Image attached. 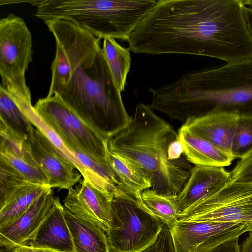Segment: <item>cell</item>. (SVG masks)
I'll list each match as a JSON object with an SVG mask.
<instances>
[{
    "label": "cell",
    "instance_id": "6da1fadb",
    "mask_svg": "<svg viewBox=\"0 0 252 252\" xmlns=\"http://www.w3.org/2000/svg\"><path fill=\"white\" fill-rule=\"evenodd\" d=\"M242 0H160L127 42L136 54L207 56L227 63L252 60Z\"/></svg>",
    "mask_w": 252,
    "mask_h": 252
},
{
    "label": "cell",
    "instance_id": "7a4b0ae2",
    "mask_svg": "<svg viewBox=\"0 0 252 252\" xmlns=\"http://www.w3.org/2000/svg\"><path fill=\"white\" fill-rule=\"evenodd\" d=\"M148 90L153 110L183 124L217 111L252 114V60L188 72Z\"/></svg>",
    "mask_w": 252,
    "mask_h": 252
},
{
    "label": "cell",
    "instance_id": "3957f363",
    "mask_svg": "<svg viewBox=\"0 0 252 252\" xmlns=\"http://www.w3.org/2000/svg\"><path fill=\"white\" fill-rule=\"evenodd\" d=\"M178 138V133L150 105L140 103L129 126L108 140V149L140 166L149 177L153 191L177 196L193 168L186 157L177 160L168 158L169 145Z\"/></svg>",
    "mask_w": 252,
    "mask_h": 252
},
{
    "label": "cell",
    "instance_id": "277c9868",
    "mask_svg": "<svg viewBox=\"0 0 252 252\" xmlns=\"http://www.w3.org/2000/svg\"><path fill=\"white\" fill-rule=\"evenodd\" d=\"M83 121L109 140L127 128L126 111L101 49L94 61L80 66L57 94Z\"/></svg>",
    "mask_w": 252,
    "mask_h": 252
},
{
    "label": "cell",
    "instance_id": "5b68a950",
    "mask_svg": "<svg viewBox=\"0 0 252 252\" xmlns=\"http://www.w3.org/2000/svg\"><path fill=\"white\" fill-rule=\"evenodd\" d=\"M155 0H43L35 16L68 20L95 37L128 41Z\"/></svg>",
    "mask_w": 252,
    "mask_h": 252
},
{
    "label": "cell",
    "instance_id": "8992f818",
    "mask_svg": "<svg viewBox=\"0 0 252 252\" xmlns=\"http://www.w3.org/2000/svg\"><path fill=\"white\" fill-rule=\"evenodd\" d=\"M163 223L140 201L125 193L114 197L106 232L110 252H140L158 238Z\"/></svg>",
    "mask_w": 252,
    "mask_h": 252
},
{
    "label": "cell",
    "instance_id": "52a82bcc",
    "mask_svg": "<svg viewBox=\"0 0 252 252\" xmlns=\"http://www.w3.org/2000/svg\"><path fill=\"white\" fill-rule=\"evenodd\" d=\"M56 41V50L51 69L52 78L47 97L57 94L80 66L94 61L101 50L100 39L63 19L44 21Z\"/></svg>",
    "mask_w": 252,
    "mask_h": 252
},
{
    "label": "cell",
    "instance_id": "ba28073f",
    "mask_svg": "<svg viewBox=\"0 0 252 252\" xmlns=\"http://www.w3.org/2000/svg\"><path fill=\"white\" fill-rule=\"evenodd\" d=\"M31 33L24 19L9 14L0 20V85L15 99L32 103L25 73L32 60Z\"/></svg>",
    "mask_w": 252,
    "mask_h": 252
},
{
    "label": "cell",
    "instance_id": "9c48e42d",
    "mask_svg": "<svg viewBox=\"0 0 252 252\" xmlns=\"http://www.w3.org/2000/svg\"><path fill=\"white\" fill-rule=\"evenodd\" d=\"M34 108L71 152H79L94 161L108 163V140L78 117L58 94L39 99Z\"/></svg>",
    "mask_w": 252,
    "mask_h": 252
},
{
    "label": "cell",
    "instance_id": "30bf717a",
    "mask_svg": "<svg viewBox=\"0 0 252 252\" xmlns=\"http://www.w3.org/2000/svg\"><path fill=\"white\" fill-rule=\"evenodd\" d=\"M180 221L252 222V183L231 182L182 212Z\"/></svg>",
    "mask_w": 252,
    "mask_h": 252
},
{
    "label": "cell",
    "instance_id": "8fae6325",
    "mask_svg": "<svg viewBox=\"0 0 252 252\" xmlns=\"http://www.w3.org/2000/svg\"><path fill=\"white\" fill-rule=\"evenodd\" d=\"M175 252H211L219 245L248 232V225L236 222L178 220L170 229Z\"/></svg>",
    "mask_w": 252,
    "mask_h": 252
},
{
    "label": "cell",
    "instance_id": "7c38bea8",
    "mask_svg": "<svg viewBox=\"0 0 252 252\" xmlns=\"http://www.w3.org/2000/svg\"><path fill=\"white\" fill-rule=\"evenodd\" d=\"M27 139L31 155L50 188L69 189L79 182L81 174L41 130L33 126Z\"/></svg>",
    "mask_w": 252,
    "mask_h": 252
},
{
    "label": "cell",
    "instance_id": "4fadbf2b",
    "mask_svg": "<svg viewBox=\"0 0 252 252\" xmlns=\"http://www.w3.org/2000/svg\"><path fill=\"white\" fill-rule=\"evenodd\" d=\"M68 190L64 207L77 217L101 227L106 232L110 226L113 199L84 179Z\"/></svg>",
    "mask_w": 252,
    "mask_h": 252
},
{
    "label": "cell",
    "instance_id": "5bb4252c",
    "mask_svg": "<svg viewBox=\"0 0 252 252\" xmlns=\"http://www.w3.org/2000/svg\"><path fill=\"white\" fill-rule=\"evenodd\" d=\"M54 198L50 188L16 220L0 228V251L9 252L21 246L29 245L51 209Z\"/></svg>",
    "mask_w": 252,
    "mask_h": 252
},
{
    "label": "cell",
    "instance_id": "9a60e30c",
    "mask_svg": "<svg viewBox=\"0 0 252 252\" xmlns=\"http://www.w3.org/2000/svg\"><path fill=\"white\" fill-rule=\"evenodd\" d=\"M239 115L235 112H214L189 119L181 126L231 155L232 144Z\"/></svg>",
    "mask_w": 252,
    "mask_h": 252
},
{
    "label": "cell",
    "instance_id": "2e32d148",
    "mask_svg": "<svg viewBox=\"0 0 252 252\" xmlns=\"http://www.w3.org/2000/svg\"><path fill=\"white\" fill-rule=\"evenodd\" d=\"M231 182L230 172L223 167L194 166L177 196L181 214L210 194L223 189Z\"/></svg>",
    "mask_w": 252,
    "mask_h": 252
},
{
    "label": "cell",
    "instance_id": "e0dca14e",
    "mask_svg": "<svg viewBox=\"0 0 252 252\" xmlns=\"http://www.w3.org/2000/svg\"><path fill=\"white\" fill-rule=\"evenodd\" d=\"M59 198L53 205L29 245L57 252H75L72 237Z\"/></svg>",
    "mask_w": 252,
    "mask_h": 252
},
{
    "label": "cell",
    "instance_id": "ac0fdd59",
    "mask_svg": "<svg viewBox=\"0 0 252 252\" xmlns=\"http://www.w3.org/2000/svg\"><path fill=\"white\" fill-rule=\"evenodd\" d=\"M187 159L195 166L223 167L230 165L235 158L206 140L182 126L178 131Z\"/></svg>",
    "mask_w": 252,
    "mask_h": 252
},
{
    "label": "cell",
    "instance_id": "d6986e66",
    "mask_svg": "<svg viewBox=\"0 0 252 252\" xmlns=\"http://www.w3.org/2000/svg\"><path fill=\"white\" fill-rule=\"evenodd\" d=\"M63 214L72 237L75 252H110L103 228L77 217L64 207Z\"/></svg>",
    "mask_w": 252,
    "mask_h": 252
},
{
    "label": "cell",
    "instance_id": "ffe728a7",
    "mask_svg": "<svg viewBox=\"0 0 252 252\" xmlns=\"http://www.w3.org/2000/svg\"><path fill=\"white\" fill-rule=\"evenodd\" d=\"M107 161L117 176L123 191L143 202L142 193L151 188L147 174L128 158L109 150Z\"/></svg>",
    "mask_w": 252,
    "mask_h": 252
},
{
    "label": "cell",
    "instance_id": "44dd1931",
    "mask_svg": "<svg viewBox=\"0 0 252 252\" xmlns=\"http://www.w3.org/2000/svg\"><path fill=\"white\" fill-rule=\"evenodd\" d=\"M50 188L48 186L29 183L18 189L0 209V229L16 220Z\"/></svg>",
    "mask_w": 252,
    "mask_h": 252
},
{
    "label": "cell",
    "instance_id": "7402d4cb",
    "mask_svg": "<svg viewBox=\"0 0 252 252\" xmlns=\"http://www.w3.org/2000/svg\"><path fill=\"white\" fill-rule=\"evenodd\" d=\"M101 51L118 88L124 92L131 63L129 48L122 46L114 38L107 37L103 39Z\"/></svg>",
    "mask_w": 252,
    "mask_h": 252
},
{
    "label": "cell",
    "instance_id": "603a6c76",
    "mask_svg": "<svg viewBox=\"0 0 252 252\" xmlns=\"http://www.w3.org/2000/svg\"><path fill=\"white\" fill-rule=\"evenodd\" d=\"M0 121L17 135L27 138L32 124L13 97L0 85Z\"/></svg>",
    "mask_w": 252,
    "mask_h": 252
},
{
    "label": "cell",
    "instance_id": "cb8c5ba5",
    "mask_svg": "<svg viewBox=\"0 0 252 252\" xmlns=\"http://www.w3.org/2000/svg\"><path fill=\"white\" fill-rule=\"evenodd\" d=\"M19 107L29 118L32 125L41 130L59 150L73 164L83 177V179L91 182L90 175L87 169L79 161L75 155L63 144L57 134L38 115L32 104L22 103Z\"/></svg>",
    "mask_w": 252,
    "mask_h": 252
},
{
    "label": "cell",
    "instance_id": "d4e9b609",
    "mask_svg": "<svg viewBox=\"0 0 252 252\" xmlns=\"http://www.w3.org/2000/svg\"><path fill=\"white\" fill-rule=\"evenodd\" d=\"M177 196L162 195L148 189L142 193V200L152 213L171 229L181 215L177 205Z\"/></svg>",
    "mask_w": 252,
    "mask_h": 252
},
{
    "label": "cell",
    "instance_id": "484cf974",
    "mask_svg": "<svg viewBox=\"0 0 252 252\" xmlns=\"http://www.w3.org/2000/svg\"><path fill=\"white\" fill-rule=\"evenodd\" d=\"M29 183L31 182L0 157V209L15 192Z\"/></svg>",
    "mask_w": 252,
    "mask_h": 252
},
{
    "label": "cell",
    "instance_id": "4316f807",
    "mask_svg": "<svg viewBox=\"0 0 252 252\" xmlns=\"http://www.w3.org/2000/svg\"><path fill=\"white\" fill-rule=\"evenodd\" d=\"M252 153V114L239 115L234 135L231 155L243 158Z\"/></svg>",
    "mask_w": 252,
    "mask_h": 252
},
{
    "label": "cell",
    "instance_id": "83f0119b",
    "mask_svg": "<svg viewBox=\"0 0 252 252\" xmlns=\"http://www.w3.org/2000/svg\"><path fill=\"white\" fill-rule=\"evenodd\" d=\"M140 252H175L170 228L163 224L157 240Z\"/></svg>",
    "mask_w": 252,
    "mask_h": 252
},
{
    "label": "cell",
    "instance_id": "f1b7e54d",
    "mask_svg": "<svg viewBox=\"0 0 252 252\" xmlns=\"http://www.w3.org/2000/svg\"><path fill=\"white\" fill-rule=\"evenodd\" d=\"M230 174L233 182L252 183V153L240 159Z\"/></svg>",
    "mask_w": 252,
    "mask_h": 252
},
{
    "label": "cell",
    "instance_id": "f546056e",
    "mask_svg": "<svg viewBox=\"0 0 252 252\" xmlns=\"http://www.w3.org/2000/svg\"><path fill=\"white\" fill-rule=\"evenodd\" d=\"M168 155L170 160H177L186 157L184 154L183 147L179 138L172 141L169 145Z\"/></svg>",
    "mask_w": 252,
    "mask_h": 252
},
{
    "label": "cell",
    "instance_id": "4dcf8cb0",
    "mask_svg": "<svg viewBox=\"0 0 252 252\" xmlns=\"http://www.w3.org/2000/svg\"><path fill=\"white\" fill-rule=\"evenodd\" d=\"M238 238L226 241L215 248L211 252H240Z\"/></svg>",
    "mask_w": 252,
    "mask_h": 252
},
{
    "label": "cell",
    "instance_id": "1f68e13d",
    "mask_svg": "<svg viewBox=\"0 0 252 252\" xmlns=\"http://www.w3.org/2000/svg\"><path fill=\"white\" fill-rule=\"evenodd\" d=\"M9 252H57L53 250L34 247L31 245H23L18 247Z\"/></svg>",
    "mask_w": 252,
    "mask_h": 252
},
{
    "label": "cell",
    "instance_id": "d6a6232c",
    "mask_svg": "<svg viewBox=\"0 0 252 252\" xmlns=\"http://www.w3.org/2000/svg\"><path fill=\"white\" fill-rule=\"evenodd\" d=\"M243 13L247 29L252 38V8L244 5Z\"/></svg>",
    "mask_w": 252,
    "mask_h": 252
},
{
    "label": "cell",
    "instance_id": "836d02e7",
    "mask_svg": "<svg viewBox=\"0 0 252 252\" xmlns=\"http://www.w3.org/2000/svg\"><path fill=\"white\" fill-rule=\"evenodd\" d=\"M43 0H0V5H4L12 4H19L21 3H29L32 6H35L37 7L41 3Z\"/></svg>",
    "mask_w": 252,
    "mask_h": 252
},
{
    "label": "cell",
    "instance_id": "e575fe53",
    "mask_svg": "<svg viewBox=\"0 0 252 252\" xmlns=\"http://www.w3.org/2000/svg\"><path fill=\"white\" fill-rule=\"evenodd\" d=\"M248 232L247 237L240 246V252H252V232Z\"/></svg>",
    "mask_w": 252,
    "mask_h": 252
},
{
    "label": "cell",
    "instance_id": "d590c367",
    "mask_svg": "<svg viewBox=\"0 0 252 252\" xmlns=\"http://www.w3.org/2000/svg\"><path fill=\"white\" fill-rule=\"evenodd\" d=\"M242 1L245 6L252 8V0H242Z\"/></svg>",
    "mask_w": 252,
    "mask_h": 252
},
{
    "label": "cell",
    "instance_id": "8d00e7d4",
    "mask_svg": "<svg viewBox=\"0 0 252 252\" xmlns=\"http://www.w3.org/2000/svg\"><path fill=\"white\" fill-rule=\"evenodd\" d=\"M248 232H252V222L249 224L248 225Z\"/></svg>",
    "mask_w": 252,
    "mask_h": 252
}]
</instances>
